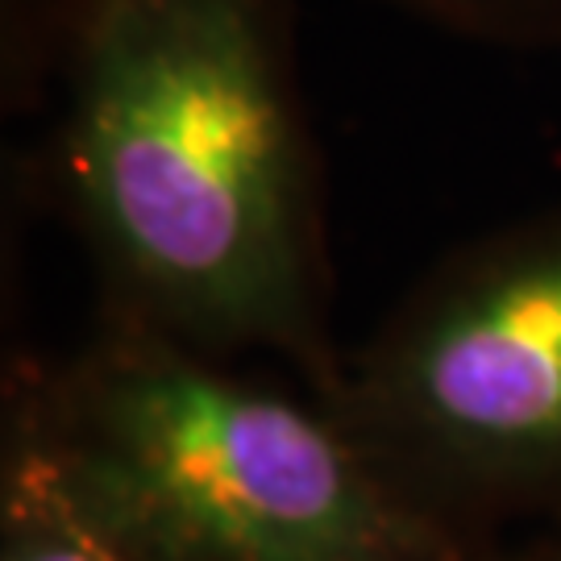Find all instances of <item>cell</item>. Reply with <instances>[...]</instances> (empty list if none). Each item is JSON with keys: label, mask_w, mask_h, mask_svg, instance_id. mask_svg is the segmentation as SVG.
Returning <instances> with one entry per match:
<instances>
[{"label": "cell", "mask_w": 561, "mask_h": 561, "mask_svg": "<svg viewBox=\"0 0 561 561\" xmlns=\"http://www.w3.org/2000/svg\"><path fill=\"white\" fill-rule=\"evenodd\" d=\"M62 192L108 312L329 396V259L279 0H76Z\"/></svg>", "instance_id": "obj_1"}, {"label": "cell", "mask_w": 561, "mask_h": 561, "mask_svg": "<svg viewBox=\"0 0 561 561\" xmlns=\"http://www.w3.org/2000/svg\"><path fill=\"white\" fill-rule=\"evenodd\" d=\"M4 437L154 561H500L445 524L317 391L108 312L9 382Z\"/></svg>", "instance_id": "obj_2"}, {"label": "cell", "mask_w": 561, "mask_h": 561, "mask_svg": "<svg viewBox=\"0 0 561 561\" xmlns=\"http://www.w3.org/2000/svg\"><path fill=\"white\" fill-rule=\"evenodd\" d=\"M412 500L507 545L561 512V208L442 259L324 396Z\"/></svg>", "instance_id": "obj_3"}, {"label": "cell", "mask_w": 561, "mask_h": 561, "mask_svg": "<svg viewBox=\"0 0 561 561\" xmlns=\"http://www.w3.org/2000/svg\"><path fill=\"white\" fill-rule=\"evenodd\" d=\"M0 561H154L108 537L21 442L0 454Z\"/></svg>", "instance_id": "obj_4"}, {"label": "cell", "mask_w": 561, "mask_h": 561, "mask_svg": "<svg viewBox=\"0 0 561 561\" xmlns=\"http://www.w3.org/2000/svg\"><path fill=\"white\" fill-rule=\"evenodd\" d=\"M470 38L537 46L561 38V0H391Z\"/></svg>", "instance_id": "obj_5"}, {"label": "cell", "mask_w": 561, "mask_h": 561, "mask_svg": "<svg viewBox=\"0 0 561 561\" xmlns=\"http://www.w3.org/2000/svg\"><path fill=\"white\" fill-rule=\"evenodd\" d=\"M507 545H512V553L520 561H561V512L553 520L537 524L533 533H524V537Z\"/></svg>", "instance_id": "obj_6"}, {"label": "cell", "mask_w": 561, "mask_h": 561, "mask_svg": "<svg viewBox=\"0 0 561 561\" xmlns=\"http://www.w3.org/2000/svg\"><path fill=\"white\" fill-rule=\"evenodd\" d=\"M500 561H520V558H516V553H512V545H507V549L500 553Z\"/></svg>", "instance_id": "obj_7"}, {"label": "cell", "mask_w": 561, "mask_h": 561, "mask_svg": "<svg viewBox=\"0 0 561 561\" xmlns=\"http://www.w3.org/2000/svg\"><path fill=\"white\" fill-rule=\"evenodd\" d=\"M71 4H76V0H71Z\"/></svg>", "instance_id": "obj_8"}]
</instances>
